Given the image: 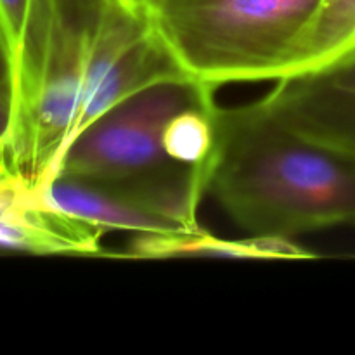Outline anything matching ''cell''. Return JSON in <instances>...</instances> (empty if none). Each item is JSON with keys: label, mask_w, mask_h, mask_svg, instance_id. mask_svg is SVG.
Wrapping results in <instances>:
<instances>
[{"label": "cell", "mask_w": 355, "mask_h": 355, "mask_svg": "<svg viewBox=\"0 0 355 355\" xmlns=\"http://www.w3.org/2000/svg\"><path fill=\"white\" fill-rule=\"evenodd\" d=\"M10 116H12V99L10 89L3 73H0V139L7 142V134L10 128Z\"/></svg>", "instance_id": "11"}, {"label": "cell", "mask_w": 355, "mask_h": 355, "mask_svg": "<svg viewBox=\"0 0 355 355\" xmlns=\"http://www.w3.org/2000/svg\"><path fill=\"white\" fill-rule=\"evenodd\" d=\"M326 69L355 58V0H326Z\"/></svg>", "instance_id": "10"}, {"label": "cell", "mask_w": 355, "mask_h": 355, "mask_svg": "<svg viewBox=\"0 0 355 355\" xmlns=\"http://www.w3.org/2000/svg\"><path fill=\"white\" fill-rule=\"evenodd\" d=\"M182 75L139 0H31L7 134L21 184L47 186L73 141L101 114Z\"/></svg>", "instance_id": "1"}, {"label": "cell", "mask_w": 355, "mask_h": 355, "mask_svg": "<svg viewBox=\"0 0 355 355\" xmlns=\"http://www.w3.org/2000/svg\"><path fill=\"white\" fill-rule=\"evenodd\" d=\"M207 196L248 236L295 239L355 227V151L314 141L257 101L215 107Z\"/></svg>", "instance_id": "2"}, {"label": "cell", "mask_w": 355, "mask_h": 355, "mask_svg": "<svg viewBox=\"0 0 355 355\" xmlns=\"http://www.w3.org/2000/svg\"><path fill=\"white\" fill-rule=\"evenodd\" d=\"M104 232L38 201L21 182L0 186V248L37 255H99Z\"/></svg>", "instance_id": "6"}, {"label": "cell", "mask_w": 355, "mask_h": 355, "mask_svg": "<svg viewBox=\"0 0 355 355\" xmlns=\"http://www.w3.org/2000/svg\"><path fill=\"white\" fill-rule=\"evenodd\" d=\"M177 68L217 90L326 69V0H139Z\"/></svg>", "instance_id": "3"}, {"label": "cell", "mask_w": 355, "mask_h": 355, "mask_svg": "<svg viewBox=\"0 0 355 355\" xmlns=\"http://www.w3.org/2000/svg\"><path fill=\"white\" fill-rule=\"evenodd\" d=\"M215 107L217 103L211 106L189 107L166 123L163 149L170 158L186 165H201L207 162L215 144Z\"/></svg>", "instance_id": "8"}, {"label": "cell", "mask_w": 355, "mask_h": 355, "mask_svg": "<svg viewBox=\"0 0 355 355\" xmlns=\"http://www.w3.org/2000/svg\"><path fill=\"white\" fill-rule=\"evenodd\" d=\"M132 255L163 259L177 255L239 257V259H311L312 253L297 246L293 239L248 236L225 241L203 231L193 236H135Z\"/></svg>", "instance_id": "7"}, {"label": "cell", "mask_w": 355, "mask_h": 355, "mask_svg": "<svg viewBox=\"0 0 355 355\" xmlns=\"http://www.w3.org/2000/svg\"><path fill=\"white\" fill-rule=\"evenodd\" d=\"M257 103L305 137L355 151V58L274 83Z\"/></svg>", "instance_id": "5"}, {"label": "cell", "mask_w": 355, "mask_h": 355, "mask_svg": "<svg viewBox=\"0 0 355 355\" xmlns=\"http://www.w3.org/2000/svg\"><path fill=\"white\" fill-rule=\"evenodd\" d=\"M30 3L31 0H0V62L10 90L19 73Z\"/></svg>", "instance_id": "9"}, {"label": "cell", "mask_w": 355, "mask_h": 355, "mask_svg": "<svg viewBox=\"0 0 355 355\" xmlns=\"http://www.w3.org/2000/svg\"><path fill=\"white\" fill-rule=\"evenodd\" d=\"M215 92L187 76L144 87L92 121L69 146L52 179L128 186L193 175L201 165L170 158L163 149V132L180 111L217 103Z\"/></svg>", "instance_id": "4"}, {"label": "cell", "mask_w": 355, "mask_h": 355, "mask_svg": "<svg viewBox=\"0 0 355 355\" xmlns=\"http://www.w3.org/2000/svg\"><path fill=\"white\" fill-rule=\"evenodd\" d=\"M21 182L19 177L16 175V170L12 166L9 148L3 139H0V186H10V184Z\"/></svg>", "instance_id": "12"}]
</instances>
